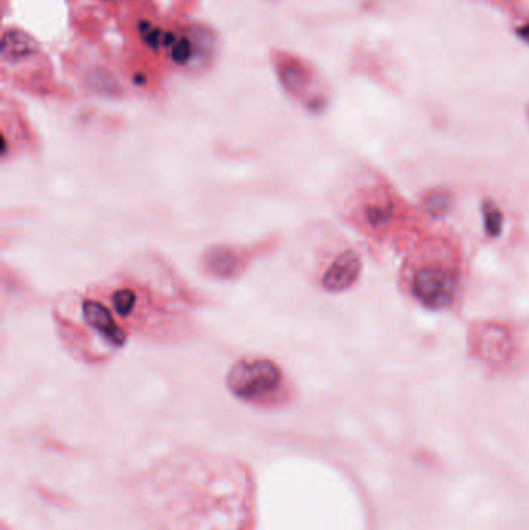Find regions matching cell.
Wrapping results in <instances>:
<instances>
[{
	"mask_svg": "<svg viewBox=\"0 0 529 530\" xmlns=\"http://www.w3.org/2000/svg\"><path fill=\"white\" fill-rule=\"evenodd\" d=\"M396 216H398V211L390 200H376V202L365 205L364 208L365 224L377 233L390 230Z\"/></svg>",
	"mask_w": 529,
	"mask_h": 530,
	"instance_id": "ba28073f",
	"label": "cell"
},
{
	"mask_svg": "<svg viewBox=\"0 0 529 530\" xmlns=\"http://www.w3.org/2000/svg\"><path fill=\"white\" fill-rule=\"evenodd\" d=\"M112 301H114V307L118 314L122 317H128L134 312L137 295L131 289H120L112 295Z\"/></svg>",
	"mask_w": 529,
	"mask_h": 530,
	"instance_id": "7c38bea8",
	"label": "cell"
},
{
	"mask_svg": "<svg viewBox=\"0 0 529 530\" xmlns=\"http://www.w3.org/2000/svg\"><path fill=\"white\" fill-rule=\"evenodd\" d=\"M204 265L207 272L215 278L229 279L238 275L244 267L243 256L235 248L218 245L205 253Z\"/></svg>",
	"mask_w": 529,
	"mask_h": 530,
	"instance_id": "8992f818",
	"label": "cell"
},
{
	"mask_svg": "<svg viewBox=\"0 0 529 530\" xmlns=\"http://www.w3.org/2000/svg\"><path fill=\"white\" fill-rule=\"evenodd\" d=\"M481 214H483V224H485L486 235L489 238H500L505 225V216L503 211L498 208L494 200H485L481 205Z\"/></svg>",
	"mask_w": 529,
	"mask_h": 530,
	"instance_id": "9c48e42d",
	"label": "cell"
},
{
	"mask_svg": "<svg viewBox=\"0 0 529 530\" xmlns=\"http://www.w3.org/2000/svg\"><path fill=\"white\" fill-rule=\"evenodd\" d=\"M83 317L94 331H97L104 340L111 345L123 346L126 343V334L122 327L112 317L111 310L100 301L87 300L83 303Z\"/></svg>",
	"mask_w": 529,
	"mask_h": 530,
	"instance_id": "5b68a950",
	"label": "cell"
},
{
	"mask_svg": "<svg viewBox=\"0 0 529 530\" xmlns=\"http://www.w3.org/2000/svg\"><path fill=\"white\" fill-rule=\"evenodd\" d=\"M514 338L503 327L486 326L477 331L475 346L477 354L489 363L508 362L514 354Z\"/></svg>",
	"mask_w": 529,
	"mask_h": 530,
	"instance_id": "277c9868",
	"label": "cell"
},
{
	"mask_svg": "<svg viewBox=\"0 0 529 530\" xmlns=\"http://www.w3.org/2000/svg\"><path fill=\"white\" fill-rule=\"evenodd\" d=\"M520 35H522L526 41H529V27L522 28V30H520Z\"/></svg>",
	"mask_w": 529,
	"mask_h": 530,
	"instance_id": "5bb4252c",
	"label": "cell"
},
{
	"mask_svg": "<svg viewBox=\"0 0 529 530\" xmlns=\"http://www.w3.org/2000/svg\"><path fill=\"white\" fill-rule=\"evenodd\" d=\"M38 50V42L25 31L18 30V28L5 31L4 38H2V61H25L36 55Z\"/></svg>",
	"mask_w": 529,
	"mask_h": 530,
	"instance_id": "52a82bcc",
	"label": "cell"
},
{
	"mask_svg": "<svg viewBox=\"0 0 529 530\" xmlns=\"http://www.w3.org/2000/svg\"><path fill=\"white\" fill-rule=\"evenodd\" d=\"M140 35L145 39L146 44L151 45L153 49H159V47H170L173 42L174 36L163 33L159 28L154 27L153 24L148 22H142L140 24Z\"/></svg>",
	"mask_w": 529,
	"mask_h": 530,
	"instance_id": "30bf717a",
	"label": "cell"
},
{
	"mask_svg": "<svg viewBox=\"0 0 529 530\" xmlns=\"http://www.w3.org/2000/svg\"><path fill=\"white\" fill-rule=\"evenodd\" d=\"M457 290L458 275L447 265H422L413 275V295L427 309H446L455 300Z\"/></svg>",
	"mask_w": 529,
	"mask_h": 530,
	"instance_id": "7a4b0ae2",
	"label": "cell"
},
{
	"mask_svg": "<svg viewBox=\"0 0 529 530\" xmlns=\"http://www.w3.org/2000/svg\"><path fill=\"white\" fill-rule=\"evenodd\" d=\"M362 273V261L353 250L340 253L329 265L322 278V286L326 292L339 293L351 289Z\"/></svg>",
	"mask_w": 529,
	"mask_h": 530,
	"instance_id": "3957f363",
	"label": "cell"
},
{
	"mask_svg": "<svg viewBox=\"0 0 529 530\" xmlns=\"http://www.w3.org/2000/svg\"><path fill=\"white\" fill-rule=\"evenodd\" d=\"M193 52V44H191L190 39L176 38L174 36L173 42L170 45V55L176 64H180V66L187 64L191 56H193Z\"/></svg>",
	"mask_w": 529,
	"mask_h": 530,
	"instance_id": "4fadbf2b",
	"label": "cell"
},
{
	"mask_svg": "<svg viewBox=\"0 0 529 530\" xmlns=\"http://www.w3.org/2000/svg\"><path fill=\"white\" fill-rule=\"evenodd\" d=\"M450 200V194L446 191H432L424 199V207L433 217H440L449 211Z\"/></svg>",
	"mask_w": 529,
	"mask_h": 530,
	"instance_id": "8fae6325",
	"label": "cell"
},
{
	"mask_svg": "<svg viewBox=\"0 0 529 530\" xmlns=\"http://www.w3.org/2000/svg\"><path fill=\"white\" fill-rule=\"evenodd\" d=\"M283 372L277 363L266 358L241 360L230 369L227 386L239 399L261 402L280 391Z\"/></svg>",
	"mask_w": 529,
	"mask_h": 530,
	"instance_id": "6da1fadb",
	"label": "cell"
}]
</instances>
